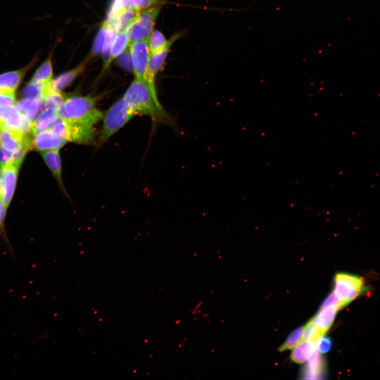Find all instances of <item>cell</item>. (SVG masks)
Here are the masks:
<instances>
[{
	"label": "cell",
	"instance_id": "cell-1",
	"mask_svg": "<svg viewBox=\"0 0 380 380\" xmlns=\"http://www.w3.org/2000/svg\"><path fill=\"white\" fill-rule=\"evenodd\" d=\"M123 98L135 114L147 115L154 123H170V116L158 99L156 85L135 78Z\"/></svg>",
	"mask_w": 380,
	"mask_h": 380
},
{
	"label": "cell",
	"instance_id": "cell-2",
	"mask_svg": "<svg viewBox=\"0 0 380 380\" xmlns=\"http://www.w3.org/2000/svg\"><path fill=\"white\" fill-rule=\"evenodd\" d=\"M59 118L94 126L103 117L96 106L94 98L90 96L68 97L57 111Z\"/></svg>",
	"mask_w": 380,
	"mask_h": 380
},
{
	"label": "cell",
	"instance_id": "cell-3",
	"mask_svg": "<svg viewBox=\"0 0 380 380\" xmlns=\"http://www.w3.org/2000/svg\"><path fill=\"white\" fill-rule=\"evenodd\" d=\"M334 293L343 308L366 291L364 279L359 275L340 272L334 278Z\"/></svg>",
	"mask_w": 380,
	"mask_h": 380
},
{
	"label": "cell",
	"instance_id": "cell-4",
	"mask_svg": "<svg viewBox=\"0 0 380 380\" xmlns=\"http://www.w3.org/2000/svg\"><path fill=\"white\" fill-rule=\"evenodd\" d=\"M50 129L66 143L89 144L93 141L95 136L93 126L61 119Z\"/></svg>",
	"mask_w": 380,
	"mask_h": 380
},
{
	"label": "cell",
	"instance_id": "cell-5",
	"mask_svg": "<svg viewBox=\"0 0 380 380\" xmlns=\"http://www.w3.org/2000/svg\"><path fill=\"white\" fill-rule=\"evenodd\" d=\"M135 115L123 97L110 108L105 117L100 141L105 142Z\"/></svg>",
	"mask_w": 380,
	"mask_h": 380
},
{
	"label": "cell",
	"instance_id": "cell-6",
	"mask_svg": "<svg viewBox=\"0 0 380 380\" xmlns=\"http://www.w3.org/2000/svg\"><path fill=\"white\" fill-rule=\"evenodd\" d=\"M160 11V7L146 9L138 16L126 30L130 43L150 38Z\"/></svg>",
	"mask_w": 380,
	"mask_h": 380
},
{
	"label": "cell",
	"instance_id": "cell-7",
	"mask_svg": "<svg viewBox=\"0 0 380 380\" xmlns=\"http://www.w3.org/2000/svg\"><path fill=\"white\" fill-rule=\"evenodd\" d=\"M149 38L134 42L130 50L135 78L149 81L148 62L150 56Z\"/></svg>",
	"mask_w": 380,
	"mask_h": 380
},
{
	"label": "cell",
	"instance_id": "cell-8",
	"mask_svg": "<svg viewBox=\"0 0 380 380\" xmlns=\"http://www.w3.org/2000/svg\"><path fill=\"white\" fill-rule=\"evenodd\" d=\"M19 169L14 166L0 168V197L6 207L13 198Z\"/></svg>",
	"mask_w": 380,
	"mask_h": 380
},
{
	"label": "cell",
	"instance_id": "cell-9",
	"mask_svg": "<svg viewBox=\"0 0 380 380\" xmlns=\"http://www.w3.org/2000/svg\"><path fill=\"white\" fill-rule=\"evenodd\" d=\"M66 143L56 133L49 129L33 135L31 150L39 152L60 150Z\"/></svg>",
	"mask_w": 380,
	"mask_h": 380
},
{
	"label": "cell",
	"instance_id": "cell-10",
	"mask_svg": "<svg viewBox=\"0 0 380 380\" xmlns=\"http://www.w3.org/2000/svg\"><path fill=\"white\" fill-rule=\"evenodd\" d=\"M37 60L34 57L25 67L0 75V93L15 94L27 72L34 66Z\"/></svg>",
	"mask_w": 380,
	"mask_h": 380
},
{
	"label": "cell",
	"instance_id": "cell-11",
	"mask_svg": "<svg viewBox=\"0 0 380 380\" xmlns=\"http://www.w3.org/2000/svg\"><path fill=\"white\" fill-rule=\"evenodd\" d=\"M41 156L51 173L55 178L60 191L70 201L62 178V167L59 150L40 152Z\"/></svg>",
	"mask_w": 380,
	"mask_h": 380
},
{
	"label": "cell",
	"instance_id": "cell-12",
	"mask_svg": "<svg viewBox=\"0 0 380 380\" xmlns=\"http://www.w3.org/2000/svg\"><path fill=\"white\" fill-rule=\"evenodd\" d=\"M179 34H176L168 40L166 46L160 51L155 53H150L148 62L149 82L155 85V78L160 71L168 57L170 49L173 44L179 37Z\"/></svg>",
	"mask_w": 380,
	"mask_h": 380
},
{
	"label": "cell",
	"instance_id": "cell-13",
	"mask_svg": "<svg viewBox=\"0 0 380 380\" xmlns=\"http://www.w3.org/2000/svg\"><path fill=\"white\" fill-rule=\"evenodd\" d=\"M84 69L85 63H81L74 69L52 79L47 86L46 96L50 93L61 92L82 73Z\"/></svg>",
	"mask_w": 380,
	"mask_h": 380
},
{
	"label": "cell",
	"instance_id": "cell-14",
	"mask_svg": "<svg viewBox=\"0 0 380 380\" xmlns=\"http://www.w3.org/2000/svg\"><path fill=\"white\" fill-rule=\"evenodd\" d=\"M16 107L22 116L33 124L44 110V98H24L17 102Z\"/></svg>",
	"mask_w": 380,
	"mask_h": 380
},
{
	"label": "cell",
	"instance_id": "cell-15",
	"mask_svg": "<svg viewBox=\"0 0 380 380\" xmlns=\"http://www.w3.org/2000/svg\"><path fill=\"white\" fill-rule=\"evenodd\" d=\"M25 135L5 127L0 130V147L11 152L20 149L25 142Z\"/></svg>",
	"mask_w": 380,
	"mask_h": 380
},
{
	"label": "cell",
	"instance_id": "cell-16",
	"mask_svg": "<svg viewBox=\"0 0 380 380\" xmlns=\"http://www.w3.org/2000/svg\"><path fill=\"white\" fill-rule=\"evenodd\" d=\"M140 12L128 6L111 19H107L105 22L112 26L119 33L126 31Z\"/></svg>",
	"mask_w": 380,
	"mask_h": 380
},
{
	"label": "cell",
	"instance_id": "cell-17",
	"mask_svg": "<svg viewBox=\"0 0 380 380\" xmlns=\"http://www.w3.org/2000/svg\"><path fill=\"white\" fill-rule=\"evenodd\" d=\"M341 310L337 305H331L320 309L318 314L314 317V320L318 327L325 335L332 327L338 312Z\"/></svg>",
	"mask_w": 380,
	"mask_h": 380
},
{
	"label": "cell",
	"instance_id": "cell-18",
	"mask_svg": "<svg viewBox=\"0 0 380 380\" xmlns=\"http://www.w3.org/2000/svg\"><path fill=\"white\" fill-rule=\"evenodd\" d=\"M305 366L303 376L305 379H319L325 370L324 361L319 352H315Z\"/></svg>",
	"mask_w": 380,
	"mask_h": 380
},
{
	"label": "cell",
	"instance_id": "cell-19",
	"mask_svg": "<svg viewBox=\"0 0 380 380\" xmlns=\"http://www.w3.org/2000/svg\"><path fill=\"white\" fill-rule=\"evenodd\" d=\"M59 119L57 111L50 108H44L43 111L33 123V134L50 129Z\"/></svg>",
	"mask_w": 380,
	"mask_h": 380
},
{
	"label": "cell",
	"instance_id": "cell-20",
	"mask_svg": "<svg viewBox=\"0 0 380 380\" xmlns=\"http://www.w3.org/2000/svg\"><path fill=\"white\" fill-rule=\"evenodd\" d=\"M315 350L314 342H302L293 351L291 360L298 364H304L313 356Z\"/></svg>",
	"mask_w": 380,
	"mask_h": 380
},
{
	"label": "cell",
	"instance_id": "cell-21",
	"mask_svg": "<svg viewBox=\"0 0 380 380\" xmlns=\"http://www.w3.org/2000/svg\"><path fill=\"white\" fill-rule=\"evenodd\" d=\"M105 23L107 25V30L102 53L104 61V69H106L111 64V49L118 32L106 22Z\"/></svg>",
	"mask_w": 380,
	"mask_h": 380
},
{
	"label": "cell",
	"instance_id": "cell-22",
	"mask_svg": "<svg viewBox=\"0 0 380 380\" xmlns=\"http://www.w3.org/2000/svg\"><path fill=\"white\" fill-rule=\"evenodd\" d=\"M53 74L51 56H49L35 71L31 82L48 84L52 80Z\"/></svg>",
	"mask_w": 380,
	"mask_h": 380
},
{
	"label": "cell",
	"instance_id": "cell-23",
	"mask_svg": "<svg viewBox=\"0 0 380 380\" xmlns=\"http://www.w3.org/2000/svg\"><path fill=\"white\" fill-rule=\"evenodd\" d=\"M23 121V116L13 106L7 107L3 122L5 128L13 131H19Z\"/></svg>",
	"mask_w": 380,
	"mask_h": 380
},
{
	"label": "cell",
	"instance_id": "cell-24",
	"mask_svg": "<svg viewBox=\"0 0 380 380\" xmlns=\"http://www.w3.org/2000/svg\"><path fill=\"white\" fill-rule=\"evenodd\" d=\"M48 84L30 81L22 90V97L29 99L44 98Z\"/></svg>",
	"mask_w": 380,
	"mask_h": 380
},
{
	"label": "cell",
	"instance_id": "cell-25",
	"mask_svg": "<svg viewBox=\"0 0 380 380\" xmlns=\"http://www.w3.org/2000/svg\"><path fill=\"white\" fill-rule=\"evenodd\" d=\"M129 43L126 31L120 32L117 34L111 49V62L126 50Z\"/></svg>",
	"mask_w": 380,
	"mask_h": 380
},
{
	"label": "cell",
	"instance_id": "cell-26",
	"mask_svg": "<svg viewBox=\"0 0 380 380\" xmlns=\"http://www.w3.org/2000/svg\"><path fill=\"white\" fill-rule=\"evenodd\" d=\"M323 336L324 335L316 325L313 318L304 327L302 341L315 342Z\"/></svg>",
	"mask_w": 380,
	"mask_h": 380
},
{
	"label": "cell",
	"instance_id": "cell-27",
	"mask_svg": "<svg viewBox=\"0 0 380 380\" xmlns=\"http://www.w3.org/2000/svg\"><path fill=\"white\" fill-rule=\"evenodd\" d=\"M168 41L162 32L158 30L154 31L149 39L150 53H155L164 49Z\"/></svg>",
	"mask_w": 380,
	"mask_h": 380
},
{
	"label": "cell",
	"instance_id": "cell-28",
	"mask_svg": "<svg viewBox=\"0 0 380 380\" xmlns=\"http://www.w3.org/2000/svg\"><path fill=\"white\" fill-rule=\"evenodd\" d=\"M67 97L61 92L49 93L44 97L45 108L58 111Z\"/></svg>",
	"mask_w": 380,
	"mask_h": 380
},
{
	"label": "cell",
	"instance_id": "cell-29",
	"mask_svg": "<svg viewBox=\"0 0 380 380\" xmlns=\"http://www.w3.org/2000/svg\"><path fill=\"white\" fill-rule=\"evenodd\" d=\"M304 327L295 330L288 337L283 345L279 349V351L283 352L291 350L296 347L302 342V337Z\"/></svg>",
	"mask_w": 380,
	"mask_h": 380
},
{
	"label": "cell",
	"instance_id": "cell-30",
	"mask_svg": "<svg viewBox=\"0 0 380 380\" xmlns=\"http://www.w3.org/2000/svg\"><path fill=\"white\" fill-rule=\"evenodd\" d=\"M129 2L130 0H113L109 12L108 13L107 19H111V18L118 14L124 9L128 7Z\"/></svg>",
	"mask_w": 380,
	"mask_h": 380
},
{
	"label": "cell",
	"instance_id": "cell-31",
	"mask_svg": "<svg viewBox=\"0 0 380 380\" xmlns=\"http://www.w3.org/2000/svg\"><path fill=\"white\" fill-rule=\"evenodd\" d=\"M106 30L107 25L104 22L102 26V28L98 32L97 38L95 41L93 46V52L95 55H98V54L102 52Z\"/></svg>",
	"mask_w": 380,
	"mask_h": 380
},
{
	"label": "cell",
	"instance_id": "cell-32",
	"mask_svg": "<svg viewBox=\"0 0 380 380\" xmlns=\"http://www.w3.org/2000/svg\"><path fill=\"white\" fill-rule=\"evenodd\" d=\"M157 1L158 0H130L129 6L141 12L150 7Z\"/></svg>",
	"mask_w": 380,
	"mask_h": 380
},
{
	"label": "cell",
	"instance_id": "cell-33",
	"mask_svg": "<svg viewBox=\"0 0 380 380\" xmlns=\"http://www.w3.org/2000/svg\"><path fill=\"white\" fill-rule=\"evenodd\" d=\"M322 336L316 341V348L321 354H326L329 352L332 348V340L327 337Z\"/></svg>",
	"mask_w": 380,
	"mask_h": 380
},
{
	"label": "cell",
	"instance_id": "cell-34",
	"mask_svg": "<svg viewBox=\"0 0 380 380\" xmlns=\"http://www.w3.org/2000/svg\"><path fill=\"white\" fill-rule=\"evenodd\" d=\"M118 57L117 62L122 68L126 70L133 71L130 49L126 50Z\"/></svg>",
	"mask_w": 380,
	"mask_h": 380
},
{
	"label": "cell",
	"instance_id": "cell-35",
	"mask_svg": "<svg viewBox=\"0 0 380 380\" xmlns=\"http://www.w3.org/2000/svg\"><path fill=\"white\" fill-rule=\"evenodd\" d=\"M13 166V152L0 147V168Z\"/></svg>",
	"mask_w": 380,
	"mask_h": 380
},
{
	"label": "cell",
	"instance_id": "cell-36",
	"mask_svg": "<svg viewBox=\"0 0 380 380\" xmlns=\"http://www.w3.org/2000/svg\"><path fill=\"white\" fill-rule=\"evenodd\" d=\"M15 102L14 94L0 93V106L12 107L15 105Z\"/></svg>",
	"mask_w": 380,
	"mask_h": 380
},
{
	"label": "cell",
	"instance_id": "cell-37",
	"mask_svg": "<svg viewBox=\"0 0 380 380\" xmlns=\"http://www.w3.org/2000/svg\"><path fill=\"white\" fill-rule=\"evenodd\" d=\"M331 305H337L340 307L341 309H343V307L340 302L334 293H331L327 298H326L325 300L322 303L320 309H323L325 308V307Z\"/></svg>",
	"mask_w": 380,
	"mask_h": 380
},
{
	"label": "cell",
	"instance_id": "cell-38",
	"mask_svg": "<svg viewBox=\"0 0 380 380\" xmlns=\"http://www.w3.org/2000/svg\"><path fill=\"white\" fill-rule=\"evenodd\" d=\"M7 207L4 204L2 199L0 197V226H1L4 222Z\"/></svg>",
	"mask_w": 380,
	"mask_h": 380
}]
</instances>
